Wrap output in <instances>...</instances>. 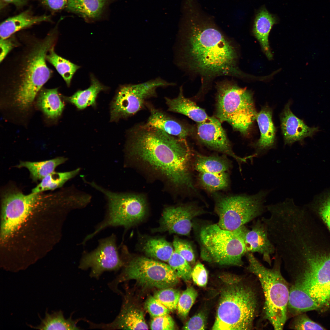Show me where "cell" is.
<instances>
[{
  "mask_svg": "<svg viewBox=\"0 0 330 330\" xmlns=\"http://www.w3.org/2000/svg\"><path fill=\"white\" fill-rule=\"evenodd\" d=\"M292 283L290 289L304 292L320 306H330V236L323 228L309 226L297 230L280 251Z\"/></svg>",
  "mask_w": 330,
  "mask_h": 330,
  "instance_id": "1",
  "label": "cell"
},
{
  "mask_svg": "<svg viewBox=\"0 0 330 330\" xmlns=\"http://www.w3.org/2000/svg\"><path fill=\"white\" fill-rule=\"evenodd\" d=\"M194 12L182 36L180 52L182 66L200 78L201 91L218 77L245 76L237 65L238 55L232 41Z\"/></svg>",
  "mask_w": 330,
  "mask_h": 330,
  "instance_id": "2",
  "label": "cell"
},
{
  "mask_svg": "<svg viewBox=\"0 0 330 330\" xmlns=\"http://www.w3.org/2000/svg\"><path fill=\"white\" fill-rule=\"evenodd\" d=\"M17 37L18 45L0 63V78L13 89L16 106L25 111L52 75L46 56L55 46L58 32L55 27L43 38L29 34H20Z\"/></svg>",
  "mask_w": 330,
  "mask_h": 330,
  "instance_id": "3",
  "label": "cell"
},
{
  "mask_svg": "<svg viewBox=\"0 0 330 330\" xmlns=\"http://www.w3.org/2000/svg\"><path fill=\"white\" fill-rule=\"evenodd\" d=\"M186 139L170 135L147 123L128 132V154L164 176L174 185L196 191L190 175V149Z\"/></svg>",
  "mask_w": 330,
  "mask_h": 330,
  "instance_id": "4",
  "label": "cell"
},
{
  "mask_svg": "<svg viewBox=\"0 0 330 330\" xmlns=\"http://www.w3.org/2000/svg\"><path fill=\"white\" fill-rule=\"evenodd\" d=\"M222 286L212 330H250L259 313L257 291L252 284L236 276L227 275Z\"/></svg>",
  "mask_w": 330,
  "mask_h": 330,
  "instance_id": "5",
  "label": "cell"
},
{
  "mask_svg": "<svg viewBox=\"0 0 330 330\" xmlns=\"http://www.w3.org/2000/svg\"><path fill=\"white\" fill-rule=\"evenodd\" d=\"M246 254L248 262L247 269L256 276L262 288L265 317L274 329H283L288 316L290 285L281 273V260L275 255L273 266L270 269L261 263L253 253Z\"/></svg>",
  "mask_w": 330,
  "mask_h": 330,
  "instance_id": "6",
  "label": "cell"
},
{
  "mask_svg": "<svg viewBox=\"0 0 330 330\" xmlns=\"http://www.w3.org/2000/svg\"><path fill=\"white\" fill-rule=\"evenodd\" d=\"M216 88L218 119L221 122H227L235 130L247 135L257 114L251 93L228 80L217 82Z\"/></svg>",
  "mask_w": 330,
  "mask_h": 330,
  "instance_id": "7",
  "label": "cell"
},
{
  "mask_svg": "<svg viewBox=\"0 0 330 330\" xmlns=\"http://www.w3.org/2000/svg\"><path fill=\"white\" fill-rule=\"evenodd\" d=\"M248 229L244 225L229 230L217 224L203 227L200 234L202 258L222 265L242 266V257L247 253L244 238Z\"/></svg>",
  "mask_w": 330,
  "mask_h": 330,
  "instance_id": "8",
  "label": "cell"
},
{
  "mask_svg": "<svg viewBox=\"0 0 330 330\" xmlns=\"http://www.w3.org/2000/svg\"><path fill=\"white\" fill-rule=\"evenodd\" d=\"M89 184L105 196L108 200V208L104 220L92 233L85 237L83 243H86L107 227L122 226L127 229L141 222L146 216L147 205L143 196L112 192L94 182Z\"/></svg>",
  "mask_w": 330,
  "mask_h": 330,
  "instance_id": "9",
  "label": "cell"
},
{
  "mask_svg": "<svg viewBox=\"0 0 330 330\" xmlns=\"http://www.w3.org/2000/svg\"><path fill=\"white\" fill-rule=\"evenodd\" d=\"M271 190H262L252 195L244 194L223 197L217 200L215 210L218 225L229 230H235L254 220L267 210L266 198Z\"/></svg>",
  "mask_w": 330,
  "mask_h": 330,
  "instance_id": "10",
  "label": "cell"
},
{
  "mask_svg": "<svg viewBox=\"0 0 330 330\" xmlns=\"http://www.w3.org/2000/svg\"><path fill=\"white\" fill-rule=\"evenodd\" d=\"M1 238L5 240L24 223L30 214L44 202L43 192L26 195L15 186L5 189L2 193Z\"/></svg>",
  "mask_w": 330,
  "mask_h": 330,
  "instance_id": "11",
  "label": "cell"
},
{
  "mask_svg": "<svg viewBox=\"0 0 330 330\" xmlns=\"http://www.w3.org/2000/svg\"><path fill=\"white\" fill-rule=\"evenodd\" d=\"M130 280L144 288L160 289L172 287L179 281L168 264L144 256L136 257L127 262L122 273L113 284Z\"/></svg>",
  "mask_w": 330,
  "mask_h": 330,
  "instance_id": "12",
  "label": "cell"
},
{
  "mask_svg": "<svg viewBox=\"0 0 330 330\" xmlns=\"http://www.w3.org/2000/svg\"><path fill=\"white\" fill-rule=\"evenodd\" d=\"M174 84L157 78L139 84L121 86L112 103L111 120L117 121L135 115L144 108L147 99L156 95L157 88Z\"/></svg>",
  "mask_w": 330,
  "mask_h": 330,
  "instance_id": "13",
  "label": "cell"
},
{
  "mask_svg": "<svg viewBox=\"0 0 330 330\" xmlns=\"http://www.w3.org/2000/svg\"><path fill=\"white\" fill-rule=\"evenodd\" d=\"M123 264L118 251L116 236L112 233L99 240L95 249L83 253L79 267L82 270L90 268L91 276L97 278L105 271L118 270Z\"/></svg>",
  "mask_w": 330,
  "mask_h": 330,
  "instance_id": "14",
  "label": "cell"
},
{
  "mask_svg": "<svg viewBox=\"0 0 330 330\" xmlns=\"http://www.w3.org/2000/svg\"><path fill=\"white\" fill-rule=\"evenodd\" d=\"M200 213L191 206L167 207L163 210L159 227L155 231L188 235L192 228V220Z\"/></svg>",
  "mask_w": 330,
  "mask_h": 330,
  "instance_id": "15",
  "label": "cell"
},
{
  "mask_svg": "<svg viewBox=\"0 0 330 330\" xmlns=\"http://www.w3.org/2000/svg\"><path fill=\"white\" fill-rule=\"evenodd\" d=\"M221 122L218 119L214 118L210 121L198 123L197 134L199 139L208 147L233 157L240 165L242 163H247L248 156L241 157L232 151Z\"/></svg>",
  "mask_w": 330,
  "mask_h": 330,
  "instance_id": "16",
  "label": "cell"
},
{
  "mask_svg": "<svg viewBox=\"0 0 330 330\" xmlns=\"http://www.w3.org/2000/svg\"><path fill=\"white\" fill-rule=\"evenodd\" d=\"M244 240L247 253L260 254L264 261L271 265V256L275 253V248L269 238L267 227L261 219L254 221L251 229H248Z\"/></svg>",
  "mask_w": 330,
  "mask_h": 330,
  "instance_id": "17",
  "label": "cell"
},
{
  "mask_svg": "<svg viewBox=\"0 0 330 330\" xmlns=\"http://www.w3.org/2000/svg\"><path fill=\"white\" fill-rule=\"evenodd\" d=\"M281 126L284 144L291 145L301 141L307 137H312L319 131L317 127H310L292 113L289 103L285 106L281 116Z\"/></svg>",
  "mask_w": 330,
  "mask_h": 330,
  "instance_id": "18",
  "label": "cell"
},
{
  "mask_svg": "<svg viewBox=\"0 0 330 330\" xmlns=\"http://www.w3.org/2000/svg\"><path fill=\"white\" fill-rule=\"evenodd\" d=\"M256 119L260 132V137L253 144L255 152L252 154L253 158L264 155L267 151L274 147L276 129L272 120L271 110L268 108H262L257 113Z\"/></svg>",
  "mask_w": 330,
  "mask_h": 330,
  "instance_id": "19",
  "label": "cell"
},
{
  "mask_svg": "<svg viewBox=\"0 0 330 330\" xmlns=\"http://www.w3.org/2000/svg\"><path fill=\"white\" fill-rule=\"evenodd\" d=\"M97 328L110 329L147 330L148 326L145 319L142 311L134 306L124 305L119 314L112 323L98 325Z\"/></svg>",
  "mask_w": 330,
  "mask_h": 330,
  "instance_id": "20",
  "label": "cell"
},
{
  "mask_svg": "<svg viewBox=\"0 0 330 330\" xmlns=\"http://www.w3.org/2000/svg\"><path fill=\"white\" fill-rule=\"evenodd\" d=\"M165 99L169 111L185 115L198 123L210 121L214 118L209 116L204 110L185 97L182 86L177 97Z\"/></svg>",
  "mask_w": 330,
  "mask_h": 330,
  "instance_id": "21",
  "label": "cell"
},
{
  "mask_svg": "<svg viewBox=\"0 0 330 330\" xmlns=\"http://www.w3.org/2000/svg\"><path fill=\"white\" fill-rule=\"evenodd\" d=\"M148 107L150 115L147 124L180 138L186 139L189 136V130L181 123L151 105Z\"/></svg>",
  "mask_w": 330,
  "mask_h": 330,
  "instance_id": "22",
  "label": "cell"
},
{
  "mask_svg": "<svg viewBox=\"0 0 330 330\" xmlns=\"http://www.w3.org/2000/svg\"><path fill=\"white\" fill-rule=\"evenodd\" d=\"M49 15L34 16L29 10H26L10 17L1 23L0 39L9 37L16 33L34 25L50 20Z\"/></svg>",
  "mask_w": 330,
  "mask_h": 330,
  "instance_id": "23",
  "label": "cell"
},
{
  "mask_svg": "<svg viewBox=\"0 0 330 330\" xmlns=\"http://www.w3.org/2000/svg\"><path fill=\"white\" fill-rule=\"evenodd\" d=\"M115 0H68L66 9L86 20L99 19L108 6Z\"/></svg>",
  "mask_w": 330,
  "mask_h": 330,
  "instance_id": "24",
  "label": "cell"
},
{
  "mask_svg": "<svg viewBox=\"0 0 330 330\" xmlns=\"http://www.w3.org/2000/svg\"><path fill=\"white\" fill-rule=\"evenodd\" d=\"M276 22L275 17L265 9L261 10L258 13L255 20L253 32L269 59H272L273 56L269 45L268 36L272 26Z\"/></svg>",
  "mask_w": 330,
  "mask_h": 330,
  "instance_id": "25",
  "label": "cell"
},
{
  "mask_svg": "<svg viewBox=\"0 0 330 330\" xmlns=\"http://www.w3.org/2000/svg\"><path fill=\"white\" fill-rule=\"evenodd\" d=\"M67 160V158L61 156L39 162L21 161L16 167L18 168L25 167L28 169L31 178L35 182L42 180L54 171L57 167L64 163Z\"/></svg>",
  "mask_w": 330,
  "mask_h": 330,
  "instance_id": "26",
  "label": "cell"
},
{
  "mask_svg": "<svg viewBox=\"0 0 330 330\" xmlns=\"http://www.w3.org/2000/svg\"><path fill=\"white\" fill-rule=\"evenodd\" d=\"M38 104L44 113L52 119L59 116L64 106L59 95L58 89L56 88L41 91L38 97Z\"/></svg>",
  "mask_w": 330,
  "mask_h": 330,
  "instance_id": "27",
  "label": "cell"
},
{
  "mask_svg": "<svg viewBox=\"0 0 330 330\" xmlns=\"http://www.w3.org/2000/svg\"><path fill=\"white\" fill-rule=\"evenodd\" d=\"M142 249L148 257L167 262L174 251L173 246L161 237L148 239L144 243Z\"/></svg>",
  "mask_w": 330,
  "mask_h": 330,
  "instance_id": "28",
  "label": "cell"
},
{
  "mask_svg": "<svg viewBox=\"0 0 330 330\" xmlns=\"http://www.w3.org/2000/svg\"><path fill=\"white\" fill-rule=\"evenodd\" d=\"M41 322L36 326L27 324L31 328L38 330H78L76 322L71 317L66 319L62 311L50 314L46 310L44 318L40 317Z\"/></svg>",
  "mask_w": 330,
  "mask_h": 330,
  "instance_id": "29",
  "label": "cell"
},
{
  "mask_svg": "<svg viewBox=\"0 0 330 330\" xmlns=\"http://www.w3.org/2000/svg\"><path fill=\"white\" fill-rule=\"evenodd\" d=\"M306 206L323 225L330 236V190L316 196L310 203Z\"/></svg>",
  "mask_w": 330,
  "mask_h": 330,
  "instance_id": "30",
  "label": "cell"
},
{
  "mask_svg": "<svg viewBox=\"0 0 330 330\" xmlns=\"http://www.w3.org/2000/svg\"><path fill=\"white\" fill-rule=\"evenodd\" d=\"M91 85L87 89L79 90L67 100L79 109H84L89 105H95L98 94L106 88L102 85L93 75L91 76Z\"/></svg>",
  "mask_w": 330,
  "mask_h": 330,
  "instance_id": "31",
  "label": "cell"
},
{
  "mask_svg": "<svg viewBox=\"0 0 330 330\" xmlns=\"http://www.w3.org/2000/svg\"><path fill=\"white\" fill-rule=\"evenodd\" d=\"M79 168L65 172H56L49 174L32 189L31 193H37L53 190L61 188L67 181L76 176L79 172Z\"/></svg>",
  "mask_w": 330,
  "mask_h": 330,
  "instance_id": "32",
  "label": "cell"
},
{
  "mask_svg": "<svg viewBox=\"0 0 330 330\" xmlns=\"http://www.w3.org/2000/svg\"><path fill=\"white\" fill-rule=\"evenodd\" d=\"M55 46L49 51L46 56V60L52 64L62 76L68 86L72 77L80 67L57 54L54 50Z\"/></svg>",
  "mask_w": 330,
  "mask_h": 330,
  "instance_id": "33",
  "label": "cell"
},
{
  "mask_svg": "<svg viewBox=\"0 0 330 330\" xmlns=\"http://www.w3.org/2000/svg\"><path fill=\"white\" fill-rule=\"evenodd\" d=\"M194 166L195 169L200 173H220L228 170L229 164L226 160L222 157L197 154Z\"/></svg>",
  "mask_w": 330,
  "mask_h": 330,
  "instance_id": "34",
  "label": "cell"
},
{
  "mask_svg": "<svg viewBox=\"0 0 330 330\" xmlns=\"http://www.w3.org/2000/svg\"><path fill=\"white\" fill-rule=\"evenodd\" d=\"M199 180L204 188L211 191L224 189L227 187L229 184L228 176L226 172L200 173Z\"/></svg>",
  "mask_w": 330,
  "mask_h": 330,
  "instance_id": "35",
  "label": "cell"
},
{
  "mask_svg": "<svg viewBox=\"0 0 330 330\" xmlns=\"http://www.w3.org/2000/svg\"><path fill=\"white\" fill-rule=\"evenodd\" d=\"M167 262L179 278L185 281H188L192 278L193 269L189 263L174 251Z\"/></svg>",
  "mask_w": 330,
  "mask_h": 330,
  "instance_id": "36",
  "label": "cell"
},
{
  "mask_svg": "<svg viewBox=\"0 0 330 330\" xmlns=\"http://www.w3.org/2000/svg\"><path fill=\"white\" fill-rule=\"evenodd\" d=\"M180 295L178 290L170 287L160 289L155 293L153 296L170 312H173L177 309Z\"/></svg>",
  "mask_w": 330,
  "mask_h": 330,
  "instance_id": "37",
  "label": "cell"
},
{
  "mask_svg": "<svg viewBox=\"0 0 330 330\" xmlns=\"http://www.w3.org/2000/svg\"><path fill=\"white\" fill-rule=\"evenodd\" d=\"M197 296V291L191 286L188 287L181 294L177 309L178 315L181 317H186Z\"/></svg>",
  "mask_w": 330,
  "mask_h": 330,
  "instance_id": "38",
  "label": "cell"
},
{
  "mask_svg": "<svg viewBox=\"0 0 330 330\" xmlns=\"http://www.w3.org/2000/svg\"><path fill=\"white\" fill-rule=\"evenodd\" d=\"M290 323V328L298 330H324L318 324L310 319L305 314L301 313L294 316Z\"/></svg>",
  "mask_w": 330,
  "mask_h": 330,
  "instance_id": "39",
  "label": "cell"
},
{
  "mask_svg": "<svg viewBox=\"0 0 330 330\" xmlns=\"http://www.w3.org/2000/svg\"><path fill=\"white\" fill-rule=\"evenodd\" d=\"M173 246L174 251L184 258L189 264L195 262V254L192 247L186 241L177 237H174Z\"/></svg>",
  "mask_w": 330,
  "mask_h": 330,
  "instance_id": "40",
  "label": "cell"
},
{
  "mask_svg": "<svg viewBox=\"0 0 330 330\" xmlns=\"http://www.w3.org/2000/svg\"><path fill=\"white\" fill-rule=\"evenodd\" d=\"M146 310L152 318L169 314L170 311L154 296H150L145 303Z\"/></svg>",
  "mask_w": 330,
  "mask_h": 330,
  "instance_id": "41",
  "label": "cell"
},
{
  "mask_svg": "<svg viewBox=\"0 0 330 330\" xmlns=\"http://www.w3.org/2000/svg\"><path fill=\"white\" fill-rule=\"evenodd\" d=\"M150 328L154 330H172L175 329V322L169 314L152 318Z\"/></svg>",
  "mask_w": 330,
  "mask_h": 330,
  "instance_id": "42",
  "label": "cell"
},
{
  "mask_svg": "<svg viewBox=\"0 0 330 330\" xmlns=\"http://www.w3.org/2000/svg\"><path fill=\"white\" fill-rule=\"evenodd\" d=\"M207 317L201 311L191 317L182 328L184 330H204L206 328Z\"/></svg>",
  "mask_w": 330,
  "mask_h": 330,
  "instance_id": "43",
  "label": "cell"
},
{
  "mask_svg": "<svg viewBox=\"0 0 330 330\" xmlns=\"http://www.w3.org/2000/svg\"><path fill=\"white\" fill-rule=\"evenodd\" d=\"M19 44L18 37L14 34L8 38L0 39V63L13 49L17 46Z\"/></svg>",
  "mask_w": 330,
  "mask_h": 330,
  "instance_id": "44",
  "label": "cell"
},
{
  "mask_svg": "<svg viewBox=\"0 0 330 330\" xmlns=\"http://www.w3.org/2000/svg\"><path fill=\"white\" fill-rule=\"evenodd\" d=\"M191 278L197 285L204 287L206 286L208 279L207 271L201 263H197L192 269Z\"/></svg>",
  "mask_w": 330,
  "mask_h": 330,
  "instance_id": "45",
  "label": "cell"
},
{
  "mask_svg": "<svg viewBox=\"0 0 330 330\" xmlns=\"http://www.w3.org/2000/svg\"><path fill=\"white\" fill-rule=\"evenodd\" d=\"M44 4L53 11L60 10L66 7L68 0H42Z\"/></svg>",
  "mask_w": 330,
  "mask_h": 330,
  "instance_id": "46",
  "label": "cell"
},
{
  "mask_svg": "<svg viewBox=\"0 0 330 330\" xmlns=\"http://www.w3.org/2000/svg\"><path fill=\"white\" fill-rule=\"evenodd\" d=\"M28 0H1L3 4H12L17 7H22L27 2Z\"/></svg>",
  "mask_w": 330,
  "mask_h": 330,
  "instance_id": "47",
  "label": "cell"
}]
</instances>
